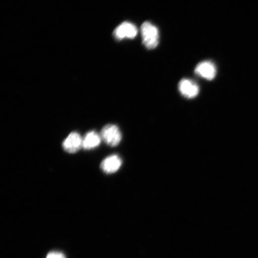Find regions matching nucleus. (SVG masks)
I'll return each instance as SVG.
<instances>
[{"mask_svg":"<svg viewBox=\"0 0 258 258\" xmlns=\"http://www.w3.org/2000/svg\"><path fill=\"white\" fill-rule=\"evenodd\" d=\"M46 258H66L62 253L59 251H53L48 253Z\"/></svg>","mask_w":258,"mask_h":258,"instance_id":"9","label":"nucleus"},{"mask_svg":"<svg viewBox=\"0 0 258 258\" xmlns=\"http://www.w3.org/2000/svg\"><path fill=\"white\" fill-rule=\"evenodd\" d=\"M179 92L188 99L196 98L199 93V87L192 81L188 79H182L180 81L178 85Z\"/></svg>","mask_w":258,"mask_h":258,"instance_id":"4","label":"nucleus"},{"mask_svg":"<svg viewBox=\"0 0 258 258\" xmlns=\"http://www.w3.org/2000/svg\"><path fill=\"white\" fill-rule=\"evenodd\" d=\"M122 164L121 158L118 155H111L102 161L101 168L107 174L114 173L120 169Z\"/></svg>","mask_w":258,"mask_h":258,"instance_id":"7","label":"nucleus"},{"mask_svg":"<svg viewBox=\"0 0 258 258\" xmlns=\"http://www.w3.org/2000/svg\"><path fill=\"white\" fill-rule=\"evenodd\" d=\"M195 73L202 78L211 81L215 79L217 74V69L214 63L210 61H204L197 66Z\"/></svg>","mask_w":258,"mask_h":258,"instance_id":"6","label":"nucleus"},{"mask_svg":"<svg viewBox=\"0 0 258 258\" xmlns=\"http://www.w3.org/2000/svg\"><path fill=\"white\" fill-rule=\"evenodd\" d=\"M143 43L148 49H154L159 44V30L156 26L149 22H145L141 28Z\"/></svg>","mask_w":258,"mask_h":258,"instance_id":"1","label":"nucleus"},{"mask_svg":"<svg viewBox=\"0 0 258 258\" xmlns=\"http://www.w3.org/2000/svg\"><path fill=\"white\" fill-rule=\"evenodd\" d=\"M137 34V28L128 22H124L119 25L114 32L115 38L118 40H122L125 38H134Z\"/></svg>","mask_w":258,"mask_h":258,"instance_id":"5","label":"nucleus"},{"mask_svg":"<svg viewBox=\"0 0 258 258\" xmlns=\"http://www.w3.org/2000/svg\"><path fill=\"white\" fill-rule=\"evenodd\" d=\"M62 147L67 153H76L83 148V139L79 133L73 132L64 140Z\"/></svg>","mask_w":258,"mask_h":258,"instance_id":"3","label":"nucleus"},{"mask_svg":"<svg viewBox=\"0 0 258 258\" xmlns=\"http://www.w3.org/2000/svg\"><path fill=\"white\" fill-rule=\"evenodd\" d=\"M101 140V135L95 131H90L83 139V148L87 150L93 149L99 146Z\"/></svg>","mask_w":258,"mask_h":258,"instance_id":"8","label":"nucleus"},{"mask_svg":"<svg viewBox=\"0 0 258 258\" xmlns=\"http://www.w3.org/2000/svg\"><path fill=\"white\" fill-rule=\"evenodd\" d=\"M101 139L105 143L111 147L117 146L120 143L122 135L117 125L108 124L102 128Z\"/></svg>","mask_w":258,"mask_h":258,"instance_id":"2","label":"nucleus"}]
</instances>
